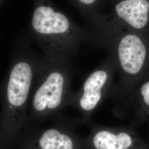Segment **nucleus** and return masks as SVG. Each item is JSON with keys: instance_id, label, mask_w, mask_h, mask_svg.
I'll list each match as a JSON object with an SVG mask.
<instances>
[{"instance_id": "obj_1", "label": "nucleus", "mask_w": 149, "mask_h": 149, "mask_svg": "<svg viewBox=\"0 0 149 149\" xmlns=\"http://www.w3.org/2000/svg\"><path fill=\"white\" fill-rule=\"evenodd\" d=\"M40 61L27 54L15 58L0 87V149H7L26 128L33 87Z\"/></svg>"}, {"instance_id": "obj_2", "label": "nucleus", "mask_w": 149, "mask_h": 149, "mask_svg": "<svg viewBox=\"0 0 149 149\" xmlns=\"http://www.w3.org/2000/svg\"><path fill=\"white\" fill-rule=\"evenodd\" d=\"M70 60L40 61L28 106L27 127L43 122L69 106L71 89Z\"/></svg>"}, {"instance_id": "obj_3", "label": "nucleus", "mask_w": 149, "mask_h": 149, "mask_svg": "<svg viewBox=\"0 0 149 149\" xmlns=\"http://www.w3.org/2000/svg\"><path fill=\"white\" fill-rule=\"evenodd\" d=\"M109 47L119 73L111 97L117 107L149 74V40L145 34L130 31L114 38Z\"/></svg>"}, {"instance_id": "obj_4", "label": "nucleus", "mask_w": 149, "mask_h": 149, "mask_svg": "<svg viewBox=\"0 0 149 149\" xmlns=\"http://www.w3.org/2000/svg\"><path fill=\"white\" fill-rule=\"evenodd\" d=\"M33 32L50 60H70L78 45V38L69 18L47 1L37 5L32 19Z\"/></svg>"}, {"instance_id": "obj_5", "label": "nucleus", "mask_w": 149, "mask_h": 149, "mask_svg": "<svg viewBox=\"0 0 149 149\" xmlns=\"http://www.w3.org/2000/svg\"><path fill=\"white\" fill-rule=\"evenodd\" d=\"M116 71L111 56L88 74L80 89L73 93L69 106L80 112L82 123H89L96 109L108 98H111Z\"/></svg>"}, {"instance_id": "obj_6", "label": "nucleus", "mask_w": 149, "mask_h": 149, "mask_svg": "<svg viewBox=\"0 0 149 149\" xmlns=\"http://www.w3.org/2000/svg\"><path fill=\"white\" fill-rule=\"evenodd\" d=\"M90 124V134L84 138L87 149H149V144L129 125L111 127Z\"/></svg>"}, {"instance_id": "obj_7", "label": "nucleus", "mask_w": 149, "mask_h": 149, "mask_svg": "<svg viewBox=\"0 0 149 149\" xmlns=\"http://www.w3.org/2000/svg\"><path fill=\"white\" fill-rule=\"evenodd\" d=\"M19 149H87L84 138L65 124L38 129Z\"/></svg>"}, {"instance_id": "obj_8", "label": "nucleus", "mask_w": 149, "mask_h": 149, "mask_svg": "<svg viewBox=\"0 0 149 149\" xmlns=\"http://www.w3.org/2000/svg\"><path fill=\"white\" fill-rule=\"evenodd\" d=\"M113 112L128 118L129 126L135 129L149 121V74L141 80Z\"/></svg>"}, {"instance_id": "obj_9", "label": "nucleus", "mask_w": 149, "mask_h": 149, "mask_svg": "<svg viewBox=\"0 0 149 149\" xmlns=\"http://www.w3.org/2000/svg\"><path fill=\"white\" fill-rule=\"evenodd\" d=\"M118 18L132 31L145 34L149 28V0H121L114 7Z\"/></svg>"}, {"instance_id": "obj_10", "label": "nucleus", "mask_w": 149, "mask_h": 149, "mask_svg": "<svg viewBox=\"0 0 149 149\" xmlns=\"http://www.w3.org/2000/svg\"><path fill=\"white\" fill-rule=\"evenodd\" d=\"M77 1L79 3H80V4L82 5L88 6L92 5L93 4H94L97 0H77Z\"/></svg>"}, {"instance_id": "obj_11", "label": "nucleus", "mask_w": 149, "mask_h": 149, "mask_svg": "<svg viewBox=\"0 0 149 149\" xmlns=\"http://www.w3.org/2000/svg\"><path fill=\"white\" fill-rule=\"evenodd\" d=\"M145 35H146V37L148 38V40H149V29H148L147 32H146V33H145Z\"/></svg>"}, {"instance_id": "obj_12", "label": "nucleus", "mask_w": 149, "mask_h": 149, "mask_svg": "<svg viewBox=\"0 0 149 149\" xmlns=\"http://www.w3.org/2000/svg\"><path fill=\"white\" fill-rule=\"evenodd\" d=\"M1 0H0V2H1Z\"/></svg>"}]
</instances>
